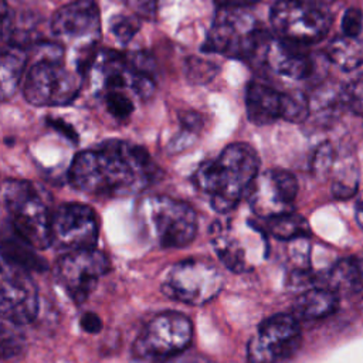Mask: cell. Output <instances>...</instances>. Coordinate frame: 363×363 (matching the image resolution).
I'll list each match as a JSON object with an SVG mask.
<instances>
[{"instance_id":"cell-1","label":"cell","mask_w":363,"mask_h":363,"mask_svg":"<svg viewBox=\"0 0 363 363\" xmlns=\"http://www.w3.org/2000/svg\"><path fill=\"white\" fill-rule=\"evenodd\" d=\"M156 174L145 147L118 139L78 153L68 169V180L75 190L104 197L138 194Z\"/></svg>"},{"instance_id":"cell-2","label":"cell","mask_w":363,"mask_h":363,"mask_svg":"<svg viewBox=\"0 0 363 363\" xmlns=\"http://www.w3.org/2000/svg\"><path fill=\"white\" fill-rule=\"evenodd\" d=\"M259 157L247 143L228 145L217 159L203 162L193 174V182L208 194L211 207L218 213L235 208L258 177Z\"/></svg>"},{"instance_id":"cell-3","label":"cell","mask_w":363,"mask_h":363,"mask_svg":"<svg viewBox=\"0 0 363 363\" xmlns=\"http://www.w3.org/2000/svg\"><path fill=\"white\" fill-rule=\"evenodd\" d=\"M81 79L64 62V48L58 43H40L24 78L23 94L35 106L67 105L78 96Z\"/></svg>"},{"instance_id":"cell-4","label":"cell","mask_w":363,"mask_h":363,"mask_svg":"<svg viewBox=\"0 0 363 363\" xmlns=\"http://www.w3.org/2000/svg\"><path fill=\"white\" fill-rule=\"evenodd\" d=\"M268 41V33L245 7H220L203 44V51L251 60L261 55Z\"/></svg>"},{"instance_id":"cell-5","label":"cell","mask_w":363,"mask_h":363,"mask_svg":"<svg viewBox=\"0 0 363 363\" xmlns=\"http://www.w3.org/2000/svg\"><path fill=\"white\" fill-rule=\"evenodd\" d=\"M1 194L16 237L34 250L51 245L52 214L34 186L26 180L6 179Z\"/></svg>"},{"instance_id":"cell-6","label":"cell","mask_w":363,"mask_h":363,"mask_svg":"<svg viewBox=\"0 0 363 363\" xmlns=\"http://www.w3.org/2000/svg\"><path fill=\"white\" fill-rule=\"evenodd\" d=\"M139 220L147 238L160 248H180L197 233L196 211L184 201L153 196L139 206Z\"/></svg>"},{"instance_id":"cell-7","label":"cell","mask_w":363,"mask_h":363,"mask_svg":"<svg viewBox=\"0 0 363 363\" xmlns=\"http://www.w3.org/2000/svg\"><path fill=\"white\" fill-rule=\"evenodd\" d=\"M269 21L279 38L302 45L320 41L330 28L329 13L309 0H277Z\"/></svg>"},{"instance_id":"cell-8","label":"cell","mask_w":363,"mask_h":363,"mask_svg":"<svg viewBox=\"0 0 363 363\" xmlns=\"http://www.w3.org/2000/svg\"><path fill=\"white\" fill-rule=\"evenodd\" d=\"M224 284L218 268L203 259H184L169 268L162 292L177 302L200 306L214 299Z\"/></svg>"},{"instance_id":"cell-9","label":"cell","mask_w":363,"mask_h":363,"mask_svg":"<svg viewBox=\"0 0 363 363\" xmlns=\"http://www.w3.org/2000/svg\"><path fill=\"white\" fill-rule=\"evenodd\" d=\"M193 339L190 319L174 311L156 315L142 329L135 340V354L153 362H162L186 350Z\"/></svg>"},{"instance_id":"cell-10","label":"cell","mask_w":363,"mask_h":363,"mask_svg":"<svg viewBox=\"0 0 363 363\" xmlns=\"http://www.w3.org/2000/svg\"><path fill=\"white\" fill-rule=\"evenodd\" d=\"M301 343L299 322L294 315L278 313L262 320L248 342V363H279Z\"/></svg>"},{"instance_id":"cell-11","label":"cell","mask_w":363,"mask_h":363,"mask_svg":"<svg viewBox=\"0 0 363 363\" xmlns=\"http://www.w3.org/2000/svg\"><path fill=\"white\" fill-rule=\"evenodd\" d=\"M99 234L95 211L82 203H64L51 218V245L65 252L91 250Z\"/></svg>"},{"instance_id":"cell-12","label":"cell","mask_w":363,"mask_h":363,"mask_svg":"<svg viewBox=\"0 0 363 363\" xmlns=\"http://www.w3.org/2000/svg\"><path fill=\"white\" fill-rule=\"evenodd\" d=\"M106 255L95 248L65 252L57 262L55 277L65 292L77 302H84L98 281L109 271Z\"/></svg>"},{"instance_id":"cell-13","label":"cell","mask_w":363,"mask_h":363,"mask_svg":"<svg viewBox=\"0 0 363 363\" xmlns=\"http://www.w3.org/2000/svg\"><path fill=\"white\" fill-rule=\"evenodd\" d=\"M0 312L6 322L26 325L38 313V292L26 268L3 259L0 282Z\"/></svg>"},{"instance_id":"cell-14","label":"cell","mask_w":363,"mask_h":363,"mask_svg":"<svg viewBox=\"0 0 363 363\" xmlns=\"http://www.w3.org/2000/svg\"><path fill=\"white\" fill-rule=\"evenodd\" d=\"M296 193L298 182L291 172L271 169L258 174L248 193V201L252 211L267 220L289 213Z\"/></svg>"},{"instance_id":"cell-15","label":"cell","mask_w":363,"mask_h":363,"mask_svg":"<svg viewBox=\"0 0 363 363\" xmlns=\"http://www.w3.org/2000/svg\"><path fill=\"white\" fill-rule=\"evenodd\" d=\"M211 244L220 261L233 272L241 274L254 269L268 252L265 240L250 242L237 234L231 224L214 223L211 227Z\"/></svg>"},{"instance_id":"cell-16","label":"cell","mask_w":363,"mask_h":363,"mask_svg":"<svg viewBox=\"0 0 363 363\" xmlns=\"http://www.w3.org/2000/svg\"><path fill=\"white\" fill-rule=\"evenodd\" d=\"M51 31L60 40H86L95 44L101 37L99 9L94 0H77L55 11Z\"/></svg>"},{"instance_id":"cell-17","label":"cell","mask_w":363,"mask_h":363,"mask_svg":"<svg viewBox=\"0 0 363 363\" xmlns=\"http://www.w3.org/2000/svg\"><path fill=\"white\" fill-rule=\"evenodd\" d=\"M259 58L274 74L289 79H306L315 72V60L305 45L282 38H269Z\"/></svg>"},{"instance_id":"cell-18","label":"cell","mask_w":363,"mask_h":363,"mask_svg":"<svg viewBox=\"0 0 363 363\" xmlns=\"http://www.w3.org/2000/svg\"><path fill=\"white\" fill-rule=\"evenodd\" d=\"M284 102L285 92L264 81L254 79L247 86V116L255 125H268L284 119Z\"/></svg>"},{"instance_id":"cell-19","label":"cell","mask_w":363,"mask_h":363,"mask_svg":"<svg viewBox=\"0 0 363 363\" xmlns=\"http://www.w3.org/2000/svg\"><path fill=\"white\" fill-rule=\"evenodd\" d=\"M337 308L336 292L329 288H311L302 292L294 302L296 319H319L329 316Z\"/></svg>"},{"instance_id":"cell-20","label":"cell","mask_w":363,"mask_h":363,"mask_svg":"<svg viewBox=\"0 0 363 363\" xmlns=\"http://www.w3.org/2000/svg\"><path fill=\"white\" fill-rule=\"evenodd\" d=\"M27 62V52L18 44H9L1 52L0 60V85L1 96L6 99L11 96L20 85L23 71Z\"/></svg>"},{"instance_id":"cell-21","label":"cell","mask_w":363,"mask_h":363,"mask_svg":"<svg viewBox=\"0 0 363 363\" xmlns=\"http://www.w3.org/2000/svg\"><path fill=\"white\" fill-rule=\"evenodd\" d=\"M326 55L342 71H353L363 64V41L343 34L329 43Z\"/></svg>"},{"instance_id":"cell-22","label":"cell","mask_w":363,"mask_h":363,"mask_svg":"<svg viewBox=\"0 0 363 363\" xmlns=\"http://www.w3.org/2000/svg\"><path fill=\"white\" fill-rule=\"evenodd\" d=\"M267 228L278 240H298L311 234L306 218L292 211L267 218Z\"/></svg>"},{"instance_id":"cell-23","label":"cell","mask_w":363,"mask_h":363,"mask_svg":"<svg viewBox=\"0 0 363 363\" xmlns=\"http://www.w3.org/2000/svg\"><path fill=\"white\" fill-rule=\"evenodd\" d=\"M362 285L357 258H343L328 272V286L332 291H350Z\"/></svg>"},{"instance_id":"cell-24","label":"cell","mask_w":363,"mask_h":363,"mask_svg":"<svg viewBox=\"0 0 363 363\" xmlns=\"http://www.w3.org/2000/svg\"><path fill=\"white\" fill-rule=\"evenodd\" d=\"M311 113V102L306 95L298 89L285 92L284 119L289 122H302Z\"/></svg>"},{"instance_id":"cell-25","label":"cell","mask_w":363,"mask_h":363,"mask_svg":"<svg viewBox=\"0 0 363 363\" xmlns=\"http://www.w3.org/2000/svg\"><path fill=\"white\" fill-rule=\"evenodd\" d=\"M140 23L138 16L116 14L109 20V31L121 44H128L139 31Z\"/></svg>"},{"instance_id":"cell-26","label":"cell","mask_w":363,"mask_h":363,"mask_svg":"<svg viewBox=\"0 0 363 363\" xmlns=\"http://www.w3.org/2000/svg\"><path fill=\"white\" fill-rule=\"evenodd\" d=\"M218 67L208 60L190 57L186 61V77L191 84H206L217 75Z\"/></svg>"},{"instance_id":"cell-27","label":"cell","mask_w":363,"mask_h":363,"mask_svg":"<svg viewBox=\"0 0 363 363\" xmlns=\"http://www.w3.org/2000/svg\"><path fill=\"white\" fill-rule=\"evenodd\" d=\"M359 186V173L354 164L346 172H343L336 180L332 183V194L337 200H347L357 193Z\"/></svg>"},{"instance_id":"cell-28","label":"cell","mask_w":363,"mask_h":363,"mask_svg":"<svg viewBox=\"0 0 363 363\" xmlns=\"http://www.w3.org/2000/svg\"><path fill=\"white\" fill-rule=\"evenodd\" d=\"M104 101L108 112L116 119H128L133 109V101L123 91H112L104 94Z\"/></svg>"},{"instance_id":"cell-29","label":"cell","mask_w":363,"mask_h":363,"mask_svg":"<svg viewBox=\"0 0 363 363\" xmlns=\"http://www.w3.org/2000/svg\"><path fill=\"white\" fill-rule=\"evenodd\" d=\"M346 106L356 115L363 116V74H360L343 91Z\"/></svg>"},{"instance_id":"cell-30","label":"cell","mask_w":363,"mask_h":363,"mask_svg":"<svg viewBox=\"0 0 363 363\" xmlns=\"http://www.w3.org/2000/svg\"><path fill=\"white\" fill-rule=\"evenodd\" d=\"M363 28V13L357 7H349L342 17V30L345 35L357 37Z\"/></svg>"},{"instance_id":"cell-31","label":"cell","mask_w":363,"mask_h":363,"mask_svg":"<svg viewBox=\"0 0 363 363\" xmlns=\"http://www.w3.org/2000/svg\"><path fill=\"white\" fill-rule=\"evenodd\" d=\"M333 160H335L333 147L329 143H323L315 152V156L312 160V169L316 174H325L333 164Z\"/></svg>"},{"instance_id":"cell-32","label":"cell","mask_w":363,"mask_h":363,"mask_svg":"<svg viewBox=\"0 0 363 363\" xmlns=\"http://www.w3.org/2000/svg\"><path fill=\"white\" fill-rule=\"evenodd\" d=\"M138 17L152 18L156 14L157 0H122Z\"/></svg>"},{"instance_id":"cell-33","label":"cell","mask_w":363,"mask_h":363,"mask_svg":"<svg viewBox=\"0 0 363 363\" xmlns=\"http://www.w3.org/2000/svg\"><path fill=\"white\" fill-rule=\"evenodd\" d=\"M48 121V125L50 126H52L54 129H57L60 133H62L67 139H69V140H72L74 143H77V140H78V135H77V132H75V129L68 123V122H65V121H62L61 118H47Z\"/></svg>"},{"instance_id":"cell-34","label":"cell","mask_w":363,"mask_h":363,"mask_svg":"<svg viewBox=\"0 0 363 363\" xmlns=\"http://www.w3.org/2000/svg\"><path fill=\"white\" fill-rule=\"evenodd\" d=\"M81 328L88 333H98L102 329V320L94 312H85L81 316Z\"/></svg>"},{"instance_id":"cell-35","label":"cell","mask_w":363,"mask_h":363,"mask_svg":"<svg viewBox=\"0 0 363 363\" xmlns=\"http://www.w3.org/2000/svg\"><path fill=\"white\" fill-rule=\"evenodd\" d=\"M1 27H3V41L7 43L11 34V11L7 7L6 0H3L1 3Z\"/></svg>"},{"instance_id":"cell-36","label":"cell","mask_w":363,"mask_h":363,"mask_svg":"<svg viewBox=\"0 0 363 363\" xmlns=\"http://www.w3.org/2000/svg\"><path fill=\"white\" fill-rule=\"evenodd\" d=\"M354 217L357 224L363 228V191L359 193L356 199V206H354Z\"/></svg>"},{"instance_id":"cell-37","label":"cell","mask_w":363,"mask_h":363,"mask_svg":"<svg viewBox=\"0 0 363 363\" xmlns=\"http://www.w3.org/2000/svg\"><path fill=\"white\" fill-rule=\"evenodd\" d=\"M220 4V7H245L257 0H214Z\"/></svg>"},{"instance_id":"cell-38","label":"cell","mask_w":363,"mask_h":363,"mask_svg":"<svg viewBox=\"0 0 363 363\" xmlns=\"http://www.w3.org/2000/svg\"><path fill=\"white\" fill-rule=\"evenodd\" d=\"M357 264H359V271H360V277H362V284H363V255L357 258Z\"/></svg>"}]
</instances>
